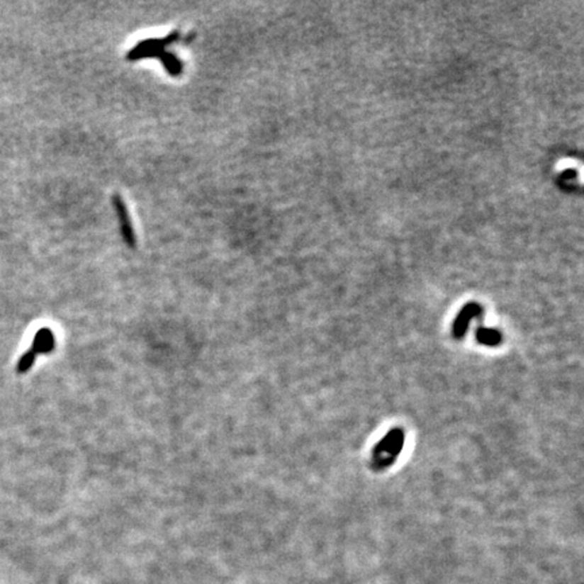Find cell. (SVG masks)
Masks as SVG:
<instances>
[{
	"label": "cell",
	"mask_w": 584,
	"mask_h": 584,
	"mask_svg": "<svg viewBox=\"0 0 584 584\" xmlns=\"http://www.w3.org/2000/svg\"><path fill=\"white\" fill-rule=\"evenodd\" d=\"M483 308L479 303L476 302H469L468 305L463 307L457 315V318L453 322L452 326V336L457 339L463 338L466 336L469 327V323L476 318L482 315Z\"/></svg>",
	"instance_id": "2"
},
{
	"label": "cell",
	"mask_w": 584,
	"mask_h": 584,
	"mask_svg": "<svg viewBox=\"0 0 584 584\" xmlns=\"http://www.w3.org/2000/svg\"><path fill=\"white\" fill-rule=\"evenodd\" d=\"M35 357H37V354L31 351V349L26 352V353L21 357V360L18 361V366H16L18 374H25V372H28L30 368H31V365L34 364Z\"/></svg>",
	"instance_id": "6"
},
{
	"label": "cell",
	"mask_w": 584,
	"mask_h": 584,
	"mask_svg": "<svg viewBox=\"0 0 584 584\" xmlns=\"http://www.w3.org/2000/svg\"><path fill=\"white\" fill-rule=\"evenodd\" d=\"M476 339L479 344L485 345V347H498L503 337L499 330L495 329H490V327H479L476 330Z\"/></svg>",
	"instance_id": "5"
},
{
	"label": "cell",
	"mask_w": 584,
	"mask_h": 584,
	"mask_svg": "<svg viewBox=\"0 0 584 584\" xmlns=\"http://www.w3.org/2000/svg\"><path fill=\"white\" fill-rule=\"evenodd\" d=\"M114 206L118 213V218L122 226V234L125 237V241L129 247H134L135 245V238H134V233H133L132 222H130V217L128 214L126 206L123 203V201L120 199L119 195L114 196Z\"/></svg>",
	"instance_id": "3"
},
{
	"label": "cell",
	"mask_w": 584,
	"mask_h": 584,
	"mask_svg": "<svg viewBox=\"0 0 584 584\" xmlns=\"http://www.w3.org/2000/svg\"><path fill=\"white\" fill-rule=\"evenodd\" d=\"M405 445V432L399 427H395L386 434V437L379 441L374 449V461L372 468L375 471H381L391 467L403 451Z\"/></svg>",
	"instance_id": "1"
},
{
	"label": "cell",
	"mask_w": 584,
	"mask_h": 584,
	"mask_svg": "<svg viewBox=\"0 0 584 584\" xmlns=\"http://www.w3.org/2000/svg\"><path fill=\"white\" fill-rule=\"evenodd\" d=\"M55 345H56V341H55L53 333L49 329H41L34 337V341L30 349L35 354H43V353H50L53 351Z\"/></svg>",
	"instance_id": "4"
}]
</instances>
